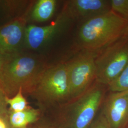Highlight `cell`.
<instances>
[{
    "label": "cell",
    "mask_w": 128,
    "mask_h": 128,
    "mask_svg": "<svg viewBox=\"0 0 128 128\" xmlns=\"http://www.w3.org/2000/svg\"><path fill=\"white\" fill-rule=\"evenodd\" d=\"M40 59L17 53L6 56L0 74V86L7 96L16 94L20 89L32 92L46 68Z\"/></svg>",
    "instance_id": "obj_1"
},
{
    "label": "cell",
    "mask_w": 128,
    "mask_h": 128,
    "mask_svg": "<svg viewBox=\"0 0 128 128\" xmlns=\"http://www.w3.org/2000/svg\"><path fill=\"white\" fill-rule=\"evenodd\" d=\"M128 21L112 10L82 23L78 33L81 50L99 53L122 37Z\"/></svg>",
    "instance_id": "obj_2"
},
{
    "label": "cell",
    "mask_w": 128,
    "mask_h": 128,
    "mask_svg": "<svg viewBox=\"0 0 128 128\" xmlns=\"http://www.w3.org/2000/svg\"><path fill=\"white\" fill-rule=\"evenodd\" d=\"M107 86L96 82L82 95L65 104V128H89L105 99Z\"/></svg>",
    "instance_id": "obj_3"
},
{
    "label": "cell",
    "mask_w": 128,
    "mask_h": 128,
    "mask_svg": "<svg viewBox=\"0 0 128 128\" xmlns=\"http://www.w3.org/2000/svg\"><path fill=\"white\" fill-rule=\"evenodd\" d=\"M32 92L44 106L63 105L71 101L66 63L48 68Z\"/></svg>",
    "instance_id": "obj_4"
},
{
    "label": "cell",
    "mask_w": 128,
    "mask_h": 128,
    "mask_svg": "<svg viewBox=\"0 0 128 128\" xmlns=\"http://www.w3.org/2000/svg\"><path fill=\"white\" fill-rule=\"evenodd\" d=\"M128 64V36H122L96 56L97 82L108 86Z\"/></svg>",
    "instance_id": "obj_5"
},
{
    "label": "cell",
    "mask_w": 128,
    "mask_h": 128,
    "mask_svg": "<svg viewBox=\"0 0 128 128\" xmlns=\"http://www.w3.org/2000/svg\"><path fill=\"white\" fill-rule=\"evenodd\" d=\"M98 54L94 51L81 50L66 62L71 100L82 95L96 82V58Z\"/></svg>",
    "instance_id": "obj_6"
},
{
    "label": "cell",
    "mask_w": 128,
    "mask_h": 128,
    "mask_svg": "<svg viewBox=\"0 0 128 128\" xmlns=\"http://www.w3.org/2000/svg\"><path fill=\"white\" fill-rule=\"evenodd\" d=\"M72 22L62 12L57 19L50 25L42 27L29 25L25 28L24 44L29 49H39L68 28Z\"/></svg>",
    "instance_id": "obj_7"
},
{
    "label": "cell",
    "mask_w": 128,
    "mask_h": 128,
    "mask_svg": "<svg viewBox=\"0 0 128 128\" xmlns=\"http://www.w3.org/2000/svg\"><path fill=\"white\" fill-rule=\"evenodd\" d=\"M110 10V0H70L66 2L62 12L73 22L83 23Z\"/></svg>",
    "instance_id": "obj_8"
},
{
    "label": "cell",
    "mask_w": 128,
    "mask_h": 128,
    "mask_svg": "<svg viewBox=\"0 0 128 128\" xmlns=\"http://www.w3.org/2000/svg\"><path fill=\"white\" fill-rule=\"evenodd\" d=\"M102 112L110 128H125L128 124V91L111 92L106 97Z\"/></svg>",
    "instance_id": "obj_9"
},
{
    "label": "cell",
    "mask_w": 128,
    "mask_h": 128,
    "mask_svg": "<svg viewBox=\"0 0 128 128\" xmlns=\"http://www.w3.org/2000/svg\"><path fill=\"white\" fill-rule=\"evenodd\" d=\"M25 28L22 22L17 20L0 29V53L5 56L18 53L24 43Z\"/></svg>",
    "instance_id": "obj_10"
},
{
    "label": "cell",
    "mask_w": 128,
    "mask_h": 128,
    "mask_svg": "<svg viewBox=\"0 0 128 128\" xmlns=\"http://www.w3.org/2000/svg\"><path fill=\"white\" fill-rule=\"evenodd\" d=\"M40 114V110L33 108H28L19 112L12 111L9 115L10 124L13 128H27L29 124L38 121Z\"/></svg>",
    "instance_id": "obj_11"
},
{
    "label": "cell",
    "mask_w": 128,
    "mask_h": 128,
    "mask_svg": "<svg viewBox=\"0 0 128 128\" xmlns=\"http://www.w3.org/2000/svg\"><path fill=\"white\" fill-rule=\"evenodd\" d=\"M57 4L56 0H40L32 11V18L38 22H43L50 20L55 13Z\"/></svg>",
    "instance_id": "obj_12"
},
{
    "label": "cell",
    "mask_w": 128,
    "mask_h": 128,
    "mask_svg": "<svg viewBox=\"0 0 128 128\" xmlns=\"http://www.w3.org/2000/svg\"><path fill=\"white\" fill-rule=\"evenodd\" d=\"M108 89L111 92L128 91V64L119 76L108 86Z\"/></svg>",
    "instance_id": "obj_13"
},
{
    "label": "cell",
    "mask_w": 128,
    "mask_h": 128,
    "mask_svg": "<svg viewBox=\"0 0 128 128\" xmlns=\"http://www.w3.org/2000/svg\"><path fill=\"white\" fill-rule=\"evenodd\" d=\"M22 89H20L18 92L12 98L7 97V102L10 106L12 111L22 112L28 109L27 102L22 94Z\"/></svg>",
    "instance_id": "obj_14"
},
{
    "label": "cell",
    "mask_w": 128,
    "mask_h": 128,
    "mask_svg": "<svg viewBox=\"0 0 128 128\" xmlns=\"http://www.w3.org/2000/svg\"><path fill=\"white\" fill-rule=\"evenodd\" d=\"M111 10L128 21V0H111Z\"/></svg>",
    "instance_id": "obj_15"
},
{
    "label": "cell",
    "mask_w": 128,
    "mask_h": 128,
    "mask_svg": "<svg viewBox=\"0 0 128 128\" xmlns=\"http://www.w3.org/2000/svg\"><path fill=\"white\" fill-rule=\"evenodd\" d=\"M7 97L4 90L0 86V119L4 122L9 115V112L7 109Z\"/></svg>",
    "instance_id": "obj_16"
},
{
    "label": "cell",
    "mask_w": 128,
    "mask_h": 128,
    "mask_svg": "<svg viewBox=\"0 0 128 128\" xmlns=\"http://www.w3.org/2000/svg\"><path fill=\"white\" fill-rule=\"evenodd\" d=\"M89 128H110L104 116L101 112L93 122Z\"/></svg>",
    "instance_id": "obj_17"
},
{
    "label": "cell",
    "mask_w": 128,
    "mask_h": 128,
    "mask_svg": "<svg viewBox=\"0 0 128 128\" xmlns=\"http://www.w3.org/2000/svg\"><path fill=\"white\" fill-rule=\"evenodd\" d=\"M5 58L6 56H5L0 53V74L3 68V66L4 64Z\"/></svg>",
    "instance_id": "obj_18"
},
{
    "label": "cell",
    "mask_w": 128,
    "mask_h": 128,
    "mask_svg": "<svg viewBox=\"0 0 128 128\" xmlns=\"http://www.w3.org/2000/svg\"><path fill=\"white\" fill-rule=\"evenodd\" d=\"M55 128L54 127L51 126L50 125L48 124H43L38 126L37 128Z\"/></svg>",
    "instance_id": "obj_19"
},
{
    "label": "cell",
    "mask_w": 128,
    "mask_h": 128,
    "mask_svg": "<svg viewBox=\"0 0 128 128\" xmlns=\"http://www.w3.org/2000/svg\"><path fill=\"white\" fill-rule=\"evenodd\" d=\"M0 128H7L6 124L4 120L0 119Z\"/></svg>",
    "instance_id": "obj_20"
},
{
    "label": "cell",
    "mask_w": 128,
    "mask_h": 128,
    "mask_svg": "<svg viewBox=\"0 0 128 128\" xmlns=\"http://www.w3.org/2000/svg\"><path fill=\"white\" fill-rule=\"evenodd\" d=\"M124 37H127L128 36V25L127 27L126 28V29L125 30L124 32V34L123 36Z\"/></svg>",
    "instance_id": "obj_21"
},
{
    "label": "cell",
    "mask_w": 128,
    "mask_h": 128,
    "mask_svg": "<svg viewBox=\"0 0 128 128\" xmlns=\"http://www.w3.org/2000/svg\"><path fill=\"white\" fill-rule=\"evenodd\" d=\"M64 128V127H60V128Z\"/></svg>",
    "instance_id": "obj_22"
},
{
    "label": "cell",
    "mask_w": 128,
    "mask_h": 128,
    "mask_svg": "<svg viewBox=\"0 0 128 128\" xmlns=\"http://www.w3.org/2000/svg\"><path fill=\"white\" fill-rule=\"evenodd\" d=\"M10 128H12V127H10Z\"/></svg>",
    "instance_id": "obj_23"
}]
</instances>
